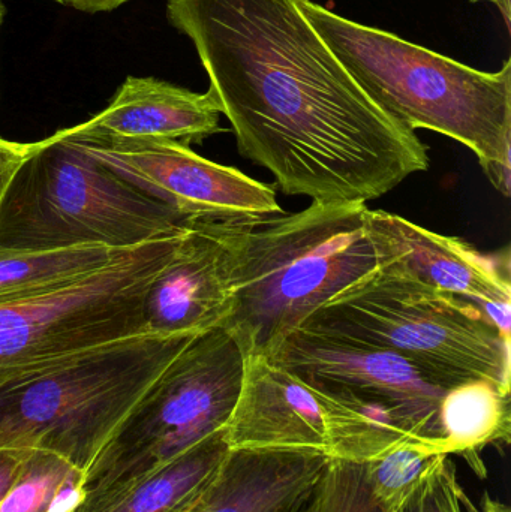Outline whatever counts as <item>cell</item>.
Returning a JSON list of instances; mask_svg holds the SVG:
<instances>
[{
    "instance_id": "obj_1",
    "label": "cell",
    "mask_w": 511,
    "mask_h": 512,
    "mask_svg": "<svg viewBox=\"0 0 511 512\" xmlns=\"http://www.w3.org/2000/svg\"><path fill=\"white\" fill-rule=\"evenodd\" d=\"M167 18L194 44L240 155L284 194L366 204L428 170V147L369 98L299 0H167Z\"/></svg>"
},
{
    "instance_id": "obj_2",
    "label": "cell",
    "mask_w": 511,
    "mask_h": 512,
    "mask_svg": "<svg viewBox=\"0 0 511 512\" xmlns=\"http://www.w3.org/2000/svg\"><path fill=\"white\" fill-rule=\"evenodd\" d=\"M363 203H318L228 225V312L246 357L270 358L330 298L378 267Z\"/></svg>"
},
{
    "instance_id": "obj_3",
    "label": "cell",
    "mask_w": 511,
    "mask_h": 512,
    "mask_svg": "<svg viewBox=\"0 0 511 512\" xmlns=\"http://www.w3.org/2000/svg\"><path fill=\"white\" fill-rule=\"evenodd\" d=\"M299 8L375 104L411 131L429 129L464 144L510 197V59L500 71H479L312 0H299Z\"/></svg>"
},
{
    "instance_id": "obj_4",
    "label": "cell",
    "mask_w": 511,
    "mask_h": 512,
    "mask_svg": "<svg viewBox=\"0 0 511 512\" xmlns=\"http://www.w3.org/2000/svg\"><path fill=\"white\" fill-rule=\"evenodd\" d=\"M188 221L60 129L29 144L12 176L0 201V249H132L179 233Z\"/></svg>"
},
{
    "instance_id": "obj_5",
    "label": "cell",
    "mask_w": 511,
    "mask_h": 512,
    "mask_svg": "<svg viewBox=\"0 0 511 512\" xmlns=\"http://www.w3.org/2000/svg\"><path fill=\"white\" fill-rule=\"evenodd\" d=\"M195 334H140L69 355L0 388V448L62 457L84 474Z\"/></svg>"
},
{
    "instance_id": "obj_6",
    "label": "cell",
    "mask_w": 511,
    "mask_h": 512,
    "mask_svg": "<svg viewBox=\"0 0 511 512\" xmlns=\"http://www.w3.org/2000/svg\"><path fill=\"white\" fill-rule=\"evenodd\" d=\"M302 327L396 352L449 390L489 381L510 393L511 339L479 306L392 268L378 265Z\"/></svg>"
},
{
    "instance_id": "obj_7",
    "label": "cell",
    "mask_w": 511,
    "mask_h": 512,
    "mask_svg": "<svg viewBox=\"0 0 511 512\" xmlns=\"http://www.w3.org/2000/svg\"><path fill=\"white\" fill-rule=\"evenodd\" d=\"M246 355L222 327L195 334L150 384L81 481L83 495L140 480L224 432Z\"/></svg>"
},
{
    "instance_id": "obj_8",
    "label": "cell",
    "mask_w": 511,
    "mask_h": 512,
    "mask_svg": "<svg viewBox=\"0 0 511 512\" xmlns=\"http://www.w3.org/2000/svg\"><path fill=\"white\" fill-rule=\"evenodd\" d=\"M183 228L129 249L59 294L0 306V388L84 349L146 334L147 289L170 259Z\"/></svg>"
},
{
    "instance_id": "obj_9",
    "label": "cell",
    "mask_w": 511,
    "mask_h": 512,
    "mask_svg": "<svg viewBox=\"0 0 511 512\" xmlns=\"http://www.w3.org/2000/svg\"><path fill=\"white\" fill-rule=\"evenodd\" d=\"M224 439L230 450L291 451L357 463L405 442L425 441L386 412L317 387L266 357H246Z\"/></svg>"
},
{
    "instance_id": "obj_10",
    "label": "cell",
    "mask_w": 511,
    "mask_h": 512,
    "mask_svg": "<svg viewBox=\"0 0 511 512\" xmlns=\"http://www.w3.org/2000/svg\"><path fill=\"white\" fill-rule=\"evenodd\" d=\"M324 390L389 414L399 427L435 444L449 388L396 352L357 340L297 328L269 358Z\"/></svg>"
},
{
    "instance_id": "obj_11",
    "label": "cell",
    "mask_w": 511,
    "mask_h": 512,
    "mask_svg": "<svg viewBox=\"0 0 511 512\" xmlns=\"http://www.w3.org/2000/svg\"><path fill=\"white\" fill-rule=\"evenodd\" d=\"M63 134L87 155L188 219L251 222L284 215L275 189L236 168L201 158L188 146L162 140H113Z\"/></svg>"
},
{
    "instance_id": "obj_12",
    "label": "cell",
    "mask_w": 511,
    "mask_h": 512,
    "mask_svg": "<svg viewBox=\"0 0 511 512\" xmlns=\"http://www.w3.org/2000/svg\"><path fill=\"white\" fill-rule=\"evenodd\" d=\"M366 233L378 265L479 306L511 339L509 267L456 237L441 236L401 216L366 210Z\"/></svg>"
},
{
    "instance_id": "obj_13",
    "label": "cell",
    "mask_w": 511,
    "mask_h": 512,
    "mask_svg": "<svg viewBox=\"0 0 511 512\" xmlns=\"http://www.w3.org/2000/svg\"><path fill=\"white\" fill-rule=\"evenodd\" d=\"M189 219L144 298L146 334H198L228 312V225Z\"/></svg>"
},
{
    "instance_id": "obj_14",
    "label": "cell",
    "mask_w": 511,
    "mask_h": 512,
    "mask_svg": "<svg viewBox=\"0 0 511 512\" xmlns=\"http://www.w3.org/2000/svg\"><path fill=\"white\" fill-rule=\"evenodd\" d=\"M212 93H195L153 77H128L110 104L75 134L113 140H162L191 146L221 132Z\"/></svg>"
},
{
    "instance_id": "obj_15",
    "label": "cell",
    "mask_w": 511,
    "mask_h": 512,
    "mask_svg": "<svg viewBox=\"0 0 511 512\" xmlns=\"http://www.w3.org/2000/svg\"><path fill=\"white\" fill-rule=\"evenodd\" d=\"M329 459L291 451L230 450L218 475L186 512H296Z\"/></svg>"
},
{
    "instance_id": "obj_16",
    "label": "cell",
    "mask_w": 511,
    "mask_h": 512,
    "mask_svg": "<svg viewBox=\"0 0 511 512\" xmlns=\"http://www.w3.org/2000/svg\"><path fill=\"white\" fill-rule=\"evenodd\" d=\"M228 453L224 432L218 433L140 480L83 495L71 512H186L215 480Z\"/></svg>"
},
{
    "instance_id": "obj_17",
    "label": "cell",
    "mask_w": 511,
    "mask_h": 512,
    "mask_svg": "<svg viewBox=\"0 0 511 512\" xmlns=\"http://www.w3.org/2000/svg\"><path fill=\"white\" fill-rule=\"evenodd\" d=\"M440 456H461L480 478L486 471L480 453L509 445L510 393L489 381H468L450 388L440 409Z\"/></svg>"
},
{
    "instance_id": "obj_18",
    "label": "cell",
    "mask_w": 511,
    "mask_h": 512,
    "mask_svg": "<svg viewBox=\"0 0 511 512\" xmlns=\"http://www.w3.org/2000/svg\"><path fill=\"white\" fill-rule=\"evenodd\" d=\"M128 251L110 248L0 249V306L26 303L66 291L95 276Z\"/></svg>"
},
{
    "instance_id": "obj_19",
    "label": "cell",
    "mask_w": 511,
    "mask_h": 512,
    "mask_svg": "<svg viewBox=\"0 0 511 512\" xmlns=\"http://www.w3.org/2000/svg\"><path fill=\"white\" fill-rule=\"evenodd\" d=\"M446 459L431 441L398 445L365 463L366 478L383 512H398Z\"/></svg>"
},
{
    "instance_id": "obj_20",
    "label": "cell",
    "mask_w": 511,
    "mask_h": 512,
    "mask_svg": "<svg viewBox=\"0 0 511 512\" xmlns=\"http://www.w3.org/2000/svg\"><path fill=\"white\" fill-rule=\"evenodd\" d=\"M81 481L83 474L62 457L32 450L0 502V512H47L69 486Z\"/></svg>"
},
{
    "instance_id": "obj_21",
    "label": "cell",
    "mask_w": 511,
    "mask_h": 512,
    "mask_svg": "<svg viewBox=\"0 0 511 512\" xmlns=\"http://www.w3.org/2000/svg\"><path fill=\"white\" fill-rule=\"evenodd\" d=\"M306 512H383L372 495L365 463L332 459L326 463Z\"/></svg>"
},
{
    "instance_id": "obj_22",
    "label": "cell",
    "mask_w": 511,
    "mask_h": 512,
    "mask_svg": "<svg viewBox=\"0 0 511 512\" xmlns=\"http://www.w3.org/2000/svg\"><path fill=\"white\" fill-rule=\"evenodd\" d=\"M461 489L455 463L446 457L398 512H464Z\"/></svg>"
},
{
    "instance_id": "obj_23",
    "label": "cell",
    "mask_w": 511,
    "mask_h": 512,
    "mask_svg": "<svg viewBox=\"0 0 511 512\" xmlns=\"http://www.w3.org/2000/svg\"><path fill=\"white\" fill-rule=\"evenodd\" d=\"M29 144L14 143L0 138V201L17 168L26 156Z\"/></svg>"
},
{
    "instance_id": "obj_24",
    "label": "cell",
    "mask_w": 511,
    "mask_h": 512,
    "mask_svg": "<svg viewBox=\"0 0 511 512\" xmlns=\"http://www.w3.org/2000/svg\"><path fill=\"white\" fill-rule=\"evenodd\" d=\"M32 450H12L0 448V502L14 484Z\"/></svg>"
},
{
    "instance_id": "obj_25",
    "label": "cell",
    "mask_w": 511,
    "mask_h": 512,
    "mask_svg": "<svg viewBox=\"0 0 511 512\" xmlns=\"http://www.w3.org/2000/svg\"><path fill=\"white\" fill-rule=\"evenodd\" d=\"M461 504L465 512H511L509 505L498 501L489 492H485L480 498L479 504H474L473 499L461 489Z\"/></svg>"
},
{
    "instance_id": "obj_26",
    "label": "cell",
    "mask_w": 511,
    "mask_h": 512,
    "mask_svg": "<svg viewBox=\"0 0 511 512\" xmlns=\"http://www.w3.org/2000/svg\"><path fill=\"white\" fill-rule=\"evenodd\" d=\"M53 2L68 6V8L77 9V11L96 14V12L114 11V9L119 8L128 0H53Z\"/></svg>"
},
{
    "instance_id": "obj_27",
    "label": "cell",
    "mask_w": 511,
    "mask_h": 512,
    "mask_svg": "<svg viewBox=\"0 0 511 512\" xmlns=\"http://www.w3.org/2000/svg\"><path fill=\"white\" fill-rule=\"evenodd\" d=\"M81 498H83L81 484H72L57 498V501L51 505L47 512H71L72 508L81 501Z\"/></svg>"
},
{
    "instance_id": "obj_28",
    "label": "cell",
    "mask_w": 511,
    "mask_h": 512,
    "mask_svg": "<svg viewBox=\"0 0 511 512\" xmlns=\"http://www.w3.org/2000/svg\"><path fill=\"white\" fill-rule=\"evenodd\" d=\"M471 3L489 2L494 3L503 15L504 24L507 29L511 27V0H470Z\"/></svg>"
},
{
    "instance_id": "obj_29",
    "label": "cell",
    "mask_w": 511,
    "mask_h": 512,
    "mask_svg": "<svg viewBox=\"0 0 511 512\" xmlns=\"http://www.w3.org/2000/svg\"><path fill=\"white\" fill-rule=\"evenodd\" d=\"M3 17H5V5H3L2 0H0V27H2Z\"/></svg>"
},
{
    "instance_id": "obj_30",
    "label": "cell",
    "mask_w": 511,
    "mask_h": 512,
    "mask_svg": "<svg viewBox=\"0 0 511 512\" xmlns=\"http://www.w3.org/2000/svg\"><path fill=\"white\" fill-rule=\"evenodd\" d=\"M306 504H308V502H306ZM306 504L305 507L300 508V510L296 512H306Z\"/></svg>"
}]
</instances>
